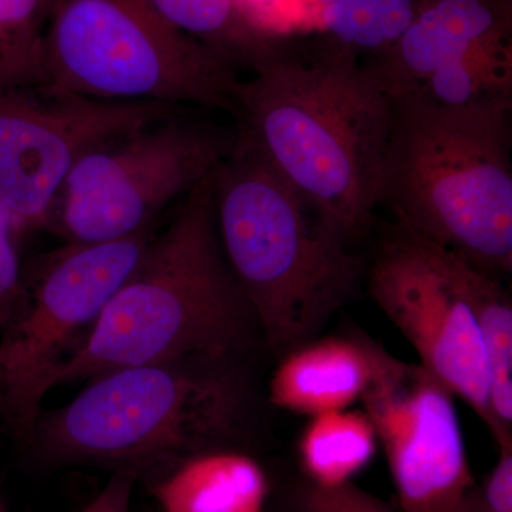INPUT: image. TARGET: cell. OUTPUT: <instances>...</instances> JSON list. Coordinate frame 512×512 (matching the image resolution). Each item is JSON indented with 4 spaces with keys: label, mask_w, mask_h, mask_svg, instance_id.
<instances>
[{
    "label": "cell",
    "mask_w": 512,
    "mask_h": 512,
    "mask_svg": "<svg viewBox=\"0 0 512 512\" xmlns=\"http://www.w3.org/2000/svg\"><path fill=\"white\" fill-rule=\"evenodd\" d=\"M292 503L293 512H394L352 483L325 488L308 481L295 491Z\"/></svg>",
    "instance_id": "obj_23"
},
{
    "label": "cell",
    "mask_w": 512,
    "mask_h": 512,
    "mask_svg": "<svg viewBox=\"0 0 512 512\" xmlns=\"http://www.w3.org/2000/svg\"><path fill=\"white\" fill-rule=\"evenodd\" d=\"M377 434L365 412L335 410L312 416L299 440V460L309 483L348 484L375 457Z\"/></svg>",
    "instance_id": "obj_17"
},
{
    "label": "cell",
    "mask_w": 512,
    "mask_h": 512,
    "mask_svg": "<svg viewBox=\"0 0 512 512\" xmlns=\"http://www.w3.org/2000/svg\"><path fill=\"white\" fill-rule=\"evenodd\" d=\"M215 170L192 188L170 227L150 239L53 376L52 389L124 367L247 349L258 323L218 237Z\"/></svg>",
    "instance_id": "obj_3"
},
{
    "label": "cell",
    "mask_w": 512,
    "mask_h": 512,
    "mask_svg": "<svg viewBox=\"0 0 512 512\" xmlns=\"http://www.w3.org/2000/svg\"><path fill=\"white\" fill-rule=\"evenodd\" d=\"M458 286L473 312L490 366V406L498 446L512 440V305L498 279L453 254Z\"/></svg>",
    "instance_id": "obj_15"
},
{
    "label": "cell",
    "mask_w": 512,
    "mask_h": 512,
    "mask_svg": "<svg viewBox=\"0 0 512 512\" xmlns=\"http://www.w3.org/2000/svg\"><path fill=\"white\" fill-rule=\"evenodd\" d=\"M0 512H9L8 508H6L5 503H3L2 494H0Z\"/></svg>",
    "instance_id": "obj_26"
},
{
    "label": "cell",
    "mask_w": 512,
    "mask_h": 512,
    "mask_svg": "<svg viewBox=\"0 0 512 512\" xmlns=\"http://www.w3.org/2000/svg\"><path fill=\"white\" fill-rule=\"evenodd\" d=\"M235 93L239 144L251 148L340 237L380 205L393 100L359 57L323 42L313 59L286 46Z\"/></svg>",
    "instance_id": "obj_1"
},
{
    "label": "cell",
    "mask_w": 512,
    "mask_h": 512,
    "mask_svg": "<svg viewBox=\"0 0 512 512\" xmlns=\"http://www.w3.org/2000/svg\"><path fill=\"white\" fill-rule=\"evenodd\" d=\"M407 93L453 109L512 99L511 40L478 46L444 63Z\"/></svg>",
    "instance_id": "obj_19"
},
{
    "label": "cell",
    "mask_w": 512,
    "mask_h": 512,
    "mask_svg": "<svg viewBox=\"0 0 512 512\" xmlns=\"http://www.w3.org/2000/svg\"><path fill=\"white\" fill-rule=\"evenodd\" d=\"M47 83L96 99L197 104L235 113L238 66L185 35L147 0H53Z\"/></svg>",
    "instance_id": "obj_6"
},
{
    "label": "cell",
    "mask_w": 512,
    "mask_h": 512,
    "mask_svg": "<svg viewBox=\"0 0 512 512\" xmlns=\"http://www.w3.org/2000/svg\"><path fill=\"white\" fill-rule=\"evenodd\" d=\"M151 228L101 244H66L23 276L0 330V416L29 443L53 376L126 282Z\"/></svg>",
    "instance_id": "obj_7"
},
{
    "label": "cell",
    "mask_w": 512,
    "mask_h": 512,
    "mask_svg": "<svg viewBox=\"0 0 512 512\" xmlns=\"http://www.w3.org/2000/svg\"><path fill=\"white\" fill-rule=\"evenodd\" d=\"M369 289L420 365L463 399L491 433L490 366L454 274L453 252L396 225L370 266Z\"/></svg>",
    "instance_id": "obj_10"
},
{
    "label": "cell",
    "mask_w": 512,
    "mask_h": 512,
    "mask_svg": "<svg viewBox=\"0 0 512 512\" xmlns=\"http://www.w3.org/2000/svg\"><path fill=\"white\" fill-rule=\"evenodd\" d=\"M53 0H0V90L47 83L43 37Z\"/></svg>",
    "instance_id": "obj_20"
},
{
    "label": "cell",
    "mask_w": 512,
    "mask_h": 512,
    "mask_svg": "<svg viewBox=\"0 0 512 512\" xmlns=\"http://www.w3.org/2000/svg\"><path fill=\"white\" fill-rule=\"evenodd\" d=\"M251 387L235 356L124 367L40 414L29 444L46 461L156 483L200 454L239 450L252 433Z\"/></svg>",
    "instance_id": "obj_2"
},
{
    "label": "cell",
    "mask_w": 512,
    "mask_h": 512,
    "mask_svg": "<svg viewBox=\"0 0 512 512\" xmlns=\"http://www.w3.org/2000/svg\"><path fill=\"white\" fill-rule=\"evenodd\" d=\"M245 20L262 35L286 40L311 30L308 0H235Z\"/></svg>",
    "instance_id": "obj_21"
},
{
    "label": "cell",
    "mask_w": 512,
    "mask_h": 512,
    "mask_svg": "<svg viewBox=\"0 0 512 512\" xmlns=\"http://www.w3.org/2000/svg\"><path fill=\"white\" fill-rule=\"evenodd\" d=\"M500 457L480 485L474 483L456 512H512V440L498 446Z\"/></svg>",
    "instance_id": "obj_24"
},
{
    "label": "cell",
    "mask_w": 512,
    "mask_h": 512,
    "mask_svg": "<svg viewBox=\"0 0 512 512\" xmlns=\"http://www.w3.org/2000/svg\"><path fill=\"white\" fill-rule=\"evenodd\" d=\"M453 396L423 366L375 345L362 402L404 512H456L474 485Z\"/></svg>",
    "instance_id": "obj_11"
},
{
    "label": "cell",
    "mask_w": 512,
    "mask_h": 512,
    "mask_svg": "<svg viewBox=\"0 0 512 512\" xmlns=\"http://www.w3.org/2000/svg\"><path fill=\"white\" fill-rule=\"evenodd\" d=\"M25 234L18 218L0 200V330L8 322L22 291L25 272L20 242Z\"/></svg>",
    "instance_id": "obj_22"
},
{
    "label": "cell",
    "mask_w": 512,
    "mask_h": 512,
    "mask_svg": "<svg viewBox=\"0 0 512 512\" xmlns=\"http://www.w3.org/2000/svg\"><path fill=\"white\" fill-rule=\"evenodd\" d=\"M380 204L399 227L493 276L512 271V99L436 106L393 97Z\"/></svg>",
    "instance_id": "obj_4"
},
{
    "label": "cell",
    "mask_w": 512,
    "mask_h": 512,
    "mask_svg": "<svg viewBox=\"0 0 512 512\" xmlns=\"http://www.w3.org/2000/svg\"><path fill=\"white\" fill-rule=\"evenodd\" d=\"M178 111L84 154L60 188L47 229L66 244L120 241L151 228L158 212L190 194L235 140Z\"/></svg>",
    "instance_id": "obj_8"
},
{
    "label": "cell",
    "mask_w": 512,
    "mask_h": 512,
    "mask_svg": "<svg viewBox=\"0 0 512 512\" xmlns=\"http://www.w3.org/2000/svg\"><path fill=\"white\" fill-rule=\"evenodd\" d=\"M174 28L228 56L249 70L274 55L285 40L269 39L252 28L235 0H147Z\"/></svg>",
    "instance_id": "obj_18"
},
{
    "label": "cell",
    "mask_w": 512,
    "mask_h": 512,
    "mask_svg": "<svg viewBox=\"0 0 512 512\" xmlns=\"http://www.w3.org/2000/svg\"><path fill=\"white\" fill-rule=\"evenodd\" d=\"M429 0H308L311 30L367 60L397 42Z\"/></svg>",
    "instance_id": "obj_16"
},
{
    "label": "cell",
    "mask_w": 512,
    "mask_h": 512,
    "mask_svg": "<svg viewBox=\"0 0 512 512\" xmlns=\"http://www.w3.org/2000/svg\"><path fill=\"white\" fill-rule=\"evenodd\" d=\"M375 372V343L325 338L289 350L269 383V400L288 412L349 409L362 400Z\"/></svg>",
    "instance_id": "obj_13"
},
{
    "label": "cell",
    "mask_w": 512,
    "mask_h": 512,
    "mask_svg": "<svg viewBox=\"0 0 512 512\" xmlns=\"http://www.w3.org/2000/svg\"><path fill=\"white\" fill-rule=\"evenodd\" d=\"M151 490L163 512H261L269 485L254 458L217 450L185 461Z\"/></svg>",
    "instance_id": "obj_14"
},
{
    "label": "cell",
    "mask_w": 512,
    "mask_h": 512,
    "mask_svg": "<svg viewBox=\"0 0 512 512\" xmlns=\"http://www.w3.org/2000/svg\"><path fill=\"white\" fill-rule=\"evenodd\" d=\"M177 110L96 99L53 83L0 90V200L23 231L49 228L60 188L84 154Z\"/></svg>",
    "instance_id": "obj_9"
},
{
    "label": "cell",
    "mask_w": 512,
    "mask_h": 512,
    "mask_svg": "<svg viewBox=\"0 0 512 512\" xmlns=\"http://www.w3.org/2000/svg\"><path fill=\"white\" fill-rule=\"evenodd\" d=\"M136 478L127 473H114L106 487L77 512H130Z\"/></svg>",
    "instance_id": "obj_25"
},
{
    "label": "cell",
    "mask_w": 512,
    "mask_h": 512,
    "mask_svg": "<svg viewBox=\"0 0 512 512\" xmlns=\"http://www.w3.org/2000/svg\"><path fill=\"white\" fill-rule=\"evenodd\" d=\"M215 221L229 268L275 352L309 342L362 272L349 242L238 141L215 170Z\"/></svg>",
    "instance_id": "obj_5"
},
{
    "label": "cell",
    "mask_w": 512,
    "mask_h": 512,
    "mask_svg": "<svg viewBox=\"0 0 512 512\" xmlns=\"http://www.w3.org/2000/svg\"><path fill=\"white\" fill-rule=\"evenodd\" d=\"M511 35L512 0H429L397 42L365 66L393 99L444 63Z\"/></svg>",
    "instance_id": "obj_12"
}]
</instances>
